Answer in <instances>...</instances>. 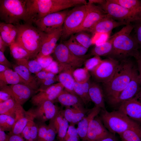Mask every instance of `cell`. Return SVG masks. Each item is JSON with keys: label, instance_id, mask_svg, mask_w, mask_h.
<instances>
[{"label": "cell", "instance_id": "cell-1", "mask_svg": "<svg viewBox=\"0 0 141 141\" xmlns=\"http://www.w3.org/2000/svg\"><path fill=\"white\" fill-rule=\"evenodd\" d=\"M120 61L111 79L107 83L102 84L105 100L111 105L128 86L138 70L129 58Z\"/></svg>", "mask_w": 141, "mask_h": 141}, {"label": "cell", "instance_id": "cell-2", "mask_svg": "<svg viewBox=\"0 0 141 141\" xmlns=\"http://www.w3.org/2000/svg\"><path fill=\"white\" fill-rule=\"evenodd\" d=\"M133 28V25L130 23L118 32L113 42L112 51L108 57L119 61L130 57L137 59L140 48L133 36L131 35Z\"/></svg>", "mask_w": 141, "mask_h": 141}, {"label": "cell", "instance_id": "cell-3", "mask_svg": "<svg viewBox=\"0 0 141 141\" xmlns=\"http://www.w3.org/2000/svg\"><path fill=\"white\" fill-rule=\"evenodd\" d=\"M17 33L15 42L36 58L40 51L47 33L43 32L32 24L25 23L16 25Z\"/></svg>", "mask_w": 141, "mask_h": 141}, {"label": "cell", "instance_id": "cell-4", "mask_svg": "<svg viewBox=\"0 0 141 141\" xmlns=\"http://www.w3.org/2000/svg\"><path fill=\"white\" fill-rule=\"evenodd\" d=\"M99 117L104 125L110 132L119 134L131 129H141L140 125L121 111L109 112L101 109Z\"/></svg>", "mask_w": 141, "mask_h": 141}, {"label": "cell", "instance_id": "cell-5", "mask_svg": "<svg viewBox=\"0 0 141 141\" xmlns=\"http://www.w3.org/2000/svg\"><path fill=\"white\" fill-rule=\"evenodd\" d=\"M26 0H0V18L15 25L24 21L26 14Z\"/></svg>", "mask_w": 141, "mask_h": 141}, {"label": "cell", "instance_id": "cell-6", "mask_svg": "<svg viewBox=\"0 0 141 141\" xmlns=\"http://www.w3.org/2000/svg\"><path fill=\"white\" fill-rule=\"evenodd\" d=\"M52 54L53 58L58 64L59 72L64 70L73 72L75 69L81 67L91 56H77L71 52L62 43L57 45Z\"/></svg>", "mask_w": 141, "mask_h": 141}, {"label": "cell", "instance_id": "cell-7", "mask_svg": "<svg viewBox=\"0 0 141 141\" xmlns=\"http://www.w3.org/2000/svg\"><path fill=\"white\" fill-rule=\"evenodd\" d=\"M100 7L115 20L126 23L141 20V14L125 8L112 1L105 0Z\"/></svg>", "mask_w": 141, "mask_h": 141}, {"label": "cell", "instance_id": "cell-8", "mask_svg": "<svg viewBox=\"0 0 141 141\" xmlns=\"http://www.w3.org/2000/svg\"><path fill=\"white\" fill-rule=\"evenodd\" d=\"M86 4L74 7L69 11L62 27V40H65L74 34L81 25L87 13Z\"/></svg>", "mask_w": 141, "mask_h": 141}, {"label": "cell", "instance_id": "cell-9", "mask_svg": "<svg viewBox=\"0 0 141 141\" xmlns=\"http://www.w3.org/2000/svg\"><path fill=\"white\" fill-rule=\"evenodd\" d=\"M69 11L64 10L48 14L33 21L34 24L41 31L49 33L62 28Z\"/></svg>", "mask_w": 141, "mask_h": 141}, {"label": "cell", "instance_id": "cell-10", "mask_svg": "<svg viewBox=\"0 0 141 141\" xmlns=\"http://www.w3.org/2000/svg\"><path fill=\"white\" fill-rule=\"evenodd\" d=\"M120 62L110 57L102 60L97 67L91 72V75L96 82L102 84L107 83L114 76Z\"/></svg>", "mask_w": 141, "mask_h": 141}, {"label": "cell", "instance_id": "cell-11", "mask_svg": "<svg viewBox=\"0 0 141 141\" xmlns=\"http://www.w3.org/2000/svg\"><path fill=\"white\" fill-rule=\"evenodd\" d=\"M86 5L87 11L85 17L82 24L74 34L81 31H87L108 14L100 6L88 2Z\"/></svg>", "mask_w": 141, "mask_h": 141}, {"label": "cell", "instance_id": "cell-12", "mask_svg": "<svg viewBox=\"0 0 141 141\" xmlns=\"http://www.w3.org/2000/svg\"><path fill=\"white\" fill-rule=\"evenodd\" d=\"M118 110L133 120L141 123V90L133 97L120 104Z\"/></svg>", "mask_w": 141, "mask_h": 141}, {"label": "cell", "instance_id": "cell-13", "mask_svg": "<svg viewBox=\"0 0 141 141\" xmlns=\"http://www.w3.org/2000/svg\"><path fill=\"white\" fill-rule=\"evenodd\" d=\"M141 90V79L137 70L126 87L119 94L111 105L119 106L133 97Z\"/></svg>", "mask_w": 141, "mask_h": 141}, {"label": "cell", "instance_id": "cell-14", "mask_svg": "<svg viewBox=\"0 0 141 141\" xmlns=\"http://www.w3.org/2000/svg\"><path fill=\"white\" fill-rule=\"evenodd\" d=\"M60 109L54 104V102L49 101L42 102L35 108H32L34 119L42 122L50 120Z\"/></svg>", "mask_w": 141, "mask_h": 141}, {"label": "cell", "instance_id": "cell-15", "mask_svg": "<svg viewBox=\"0 0 141 141\" xmlns=\"http://www.w3.org/2000/svg\"><path fill=\"white\" fill-rule=\"evenodd\" d=\"M63 86L59 82L54 84L46 89L40 91L31 98V102L34 106H37L46 101L54 102L60 92L64 89Z\"/></svg>", "mask_w": 141, "mask_h": 141}, {"label": "cell", "instance_id": "cell-16", "mask_svg": "<svg viewBox=\"0 0 141 141\" xmlns=\"http://www.w3.org/2000/svg\"><path fill=\"white\" fill-rule=\"evenodd\" d=\"M110 133L100 117L97 116L90 122L86 141H99L107 136Z\"/></svg>", "mask_w": 141, "mask_h": 141}, {"label": "cell", "instance_id": "cell-17", "mask_svg": "<svg viewBox=\"0 0 141 141\" xmlns=\"http://www.w3.org/2000/svg\"><path fill=\"white\" fill-rule=\"evenodd\" d=\"M127 25L125 23L115 20L108 14L87 31L93 34L108 33L116 27Z\"/></svg>", "mask_w": 141, "mask_h": 141}, {"label": "cell", "instance_id": "cell-18", "mask_svg": "<svg viewBox=\"0 0 141 141\" xmlns=\"http://www.w3.org/2000/svg\"><path fill=\"white\" fill-rule=\"evenodd\" d=\"M62 32V28L47 33L40 51L36 58L49 56L52 54L57 45V42L61 37Z\"/></svg>", "mask_w": 141, "mask_h": 141}, {"label": "cell", "instance_id": "cell-19", "mask_svg": "<svg viewBox=\"0 0 141 141\" xmlns=\"http://www.w3.org/2000/svg\"><path fill=\"white\" fill-rule=\"evenodd\" d=\"M65 118L60 109L56 115L49 120V125L55 131L59 141H63L69 124Z\"/></svg>", "mask_w": 141, "mask_h": 141}, {"label": "cell", "instance_id": "cell-20", "mask_svg": "<svg viewBox=\"0 0 141 141\" xmlns=\"http://www.w3.org/2000/svg\"><path fill=\"white\" fill-rule=\"evenodd\" d=\"M26 112L22 105L13 99L0 103V114L10 116L14 118L16 121L24 116Z\"/></svg>", "mask_w": 141, "mask_h": 141}, {"label": "cell", "instance_id": "cell-21", "mask_svg": "<svg viewBox=\"0 0 141 141\" xmlns=\"http://www.w3.org/2000/svg\"><path fill=\"white\" fill-rule=\"evenodd\" d=\"M12 92L14 99L18 104L22 105L37 92L28 85L19 84L9 85Z\"/></svg>", "mask_w": 141, "mask_h": 141}, {"label": "cell", "instance_id": "cell-22", "mask_svg": "<svg viewBox=\"0 0 141 141\" xmlns=\"http://www.w3.org/2000/svg\"><path fill=\"white\" fill-rule=\"evenodd\" d=\"M101 109L95 106L77 124L76 130L82 141H86L88 129L91 121L97 116Z\"/></svg>", "mask_w": 141, "mask_h": 141}, {"label": "cell", "instance_id": "cell-23", "mask_svg": "<svg viewBox=\"0 0 141 141\" xmlns=\"http://www.w3.org/2000/svg\"><path fill=\"white\" fill-rule=\"evenodd\" d=\"M54 102H58L65 107H71L84 108V104L77 95L70 93L64 89L59 94Z\"/></svg>", "mask_w": 141, "mask_h": 141}, {"label": "cell", "instance_id": "cell-24", "mask_svg": "<svg viewBox=\"0 0 141 141\" xmlns=\"http://www.w3.org/2000/svg\"><path fill=\"white\" fill-rule=\"evenodd\" d=\"M90 109L84 108L67 107L64 109H62V111L69 124L75 126L86 115Z\"/></svg>", "mask_w": 141, "mask_h": 141}, {"label": "cell", "instance_id": "cell-25", "mask_svg": "<svg viewBox=\"0 0 141 141\" xmlns=\"http://www.w3.org/2000/svg\"><path fill=\"white\" fill-rule=\"evenodd\" d=\"M90 98L95 104V106L105 109V98L103 90L97 83L90 81L89 90Z\"/></svg>", "mask_w": 141, "mask_h": 141}, {"label": "cell", "instance_id": "cell-26", "mask_svg": "<svg viewBox=\"0 0 141 141\" xmlns=\"http://www.w3.org/2000/svg\"><path fill=\"white\" fill-rule=\"evenodd\" d=\"M14 71L17 72L25 82V84L37 92L39 86L35 78L25 67L17 64H12Z\"/></svg>", "mask_w": 141, "mask_h": 141}, {"label": "cell", "instance_id": "cell-27", "mask_svg": "<svg viewBox=\"0 0 141 141\" xmlns=\"http://www.w3.org/2000/svg\"><path fill=\"white\" fill-rule=\"evenodd\" d=\"M17 33V28L16 25L0 22V36L8 45L9 47L15 42Z\"/></svg>", "mask_w": 141, "mask_h": 141}, {"label": "cell", "instance_id": "cell-28", "mask_svg": "<svg viewBox=\"0 0 141 141\" xmlns=\"http://www.w3.org/2000/svg\"><path fill=\"white\" fill-rule=\"evenodd\" d=\"M118 32L114 34L106 42L95 46L92 49L90 55L108 56L112 51L113 43Z\"/></svg>", "mask_w": 141, "mask_h": 141}, {"label": "cell", "instance_id": "cell-29", "mask_svg": "<svg viewBox=\"0 0 141 141\" xmlns=\"http://www.w3.org/2000/svg\"><path fill=\"white\" fill-rule=\"evenodd\" d=\"M73 72L68 70H62L59 72L57 78L58 81L63 86L65 90L77 95L74 90V86L75 80L73 74Z\"/></svg>", "mask_w": 141, "mask_h": 141}, {"label": "cell", "instance_id": "cell-30", "mask_svg": "<svg viewBox=\"0 0 141 141\" xmlns=\"http://www.w3.org/2000/svg\"><path fill=\"white\" fill-rule=\"evenodd\" d=\"M37 141H55L57 133L55 130L45 122H38Z\"/></svg>", "mask_w": 141, "mask_h": 141}, {"label": "cell", "instance_id": "cell-31", "mask_svg": "<svg viewBox=\"0 0 141 141\" xmlns=\"http://www.w3.org/2000/svg\"><path fill=\"white\" fill-rule=\"evenodd\" d=\"M34 119L32 108L26 111L24 115L19 119L16 122L9 134H21L22 131L30 120Z\"/></svg>", "mask_w": 141, "mask_h": 141}, {"label": "cell", "instance_id": "cell-32", "mask_svg": "<svg viewBox=\"0 0 141 141\" xmlns=\"http://www.w3.org/2000/svg\"><path fill=\"white\" fill-rule=\"evenodd\" d=\"M0 81L7 85L19 84H25L18 74L11 69L0 72Z\"/></svg>", "mask_w": 141, "mask_h": 141}, {"label": "cell", "instance_id": "cell-33", "mask_svg": "<svg viewBox=\"0 0 141 141\" xmlns=\"http://www.w3.org/2000/svg\"><path fill=\"white\" fill-rule=\"evenodd\" d=\"M63 43L71 52L77 56H85L88 49L78 43L74 39L73 35L71 36L69 39Z\"/></svg>", "mask_w": 141, "mask_h": 141}, {"label": "cell", "instance_id": "cell-34", "mask_svg": "<svg viewBox=\"0 0 141 141\" xmlns=\"http://www.w3.org/2000/svg\"><path fill=\"white\" fill-rule=\"evenodd\" d=\"M10 53L16 60L33 58L32 56L24 49L15 42L9 46Z\"/></svg>", "mask_w": 141, "mask_h": 141}, {"label": "cell", "instance_id": "cell-35", "mask_svg": "<svg viewBox=\"0 0 141 141\" xmlns=\"http://www.w3.org/2000/svg\"><path fill=\"white\" fill-rule=\"evenodd\" d=\"M30 59H24L16 60V63L25 67L31 73L36 74L43 70L42 67L36 58Z\"/></svg>", "mask_w": 141, "mask_h": 141}, {"label": "cell", "instance_id": "cell-36", "mask_svg": "<svg viewBox=\"0 0 141 141\" xmlns=\"http://www.w3.org/2000/svg\"><path fill=\"white\" fill-rule=\"evenodd\" d=\"M122 6L141 14V1L139 0H112Z\"/></svg>", "mask_w": 141, "mask_h": 141}, {"label": "cell", "instance_id": "cell-37", "mask_svg": "<svg viewBox=\"0 0 141 141\" xmlns=\"http://www.w3.org/2000/svg\"><path fill=\"white\" fill-rule=\"evenodd\" d=\"M122 141H141V129H131L119 134Z\"/></svg>", "mask_w": 141, "mask_h": 141}, {"label": "cell", "instance_id": "cell-38", "mask_svg": "<svg viewBox=\"0 0 141 141\" xmlns=\"http://www.w3.org/2000/svg\"><path fill=\"white\" fill-rule=\"evenodd\" d=\"M16 121L12 116L4 114H0V130L10 131Z\"/></svg>", "mask_w": 141, "mask_h": 141}, {"label": "cell", "instance_id": "cell-39", "mask_svg": "<svg viewBox=\"0 0 141 141\" xmlns=\"http://www.w3.org/2000/svg\"><path fill=\"white\" fill-rule=\"evenodd\" d=\"M73 35L75 39L84 47L88 49L92 44L93 42L91 37L85 31H81Z\"/></svg>", "mask_w": 141, "mask_h": 141}, {"label": "cell", "instance_id": "cell-40", "mask_svg": "<svg viewBox=\"0 0 141 141\" xmlns=\"http://www.w3.org/2000/svg\"><path fill=\"white\" fill-rule=\"evenodd\" d=\"M12 98L14 99L9 86L0 81V103Z\"/></svg>", "mask_w": 141, "mask_h": 141}, {"label": "cell", "instance_id": "cell-41", "mask_svg": "<svg viewBox=\"0 0 141 141\" xmlns=\"http://www.w3.org/2000/svg\"><path fill=\"white\" fill-rule=\"evenodd\" d=\"M88 71L84 68L75 69L73 73L75 80L80 83H84L90 79Z\"/></svg>", "mask_w": 141, "mask_h": 141}, {"label": "cell", "instance_id": "cell-42", "mask_svg": "<svg viewBox=\"0 0 141 141\" xmlns=\"http://www.w3.org/2000/svg\"><path fill=\"white\" fill-rule=\"evenodd\" d=\"M102 60L100 57L94 56L93 57L88 58L85 61L84 68L88 72L94 70L99 64Z\"/></svg>", "mask_w": 141, "mask_h": 141}, {"label": "cell", "instance_id": "cell-43", "mask_svg": "<svg viewBox=\"0 0 141 141\" xmlns=\"http://www.w3.org/2000/svg\"><path fill=\"white\" fill-rule=\"evenodd\" d=\"M80 139L75 126L69 125L63 141H80Z\"/></svg>", "mask_w": 141, "mask_h": 141}, {"label": "cell", "instance_id": "cell-44", "mask_svg": "<svg viewBox=\"0 0 141 141\" xmlns=\"http://www.w3.org/2000/svg\"><path fill=\"white\" fill-rule=\"evenodd\" d=\"M74 88L75 93L81 98L84 104H87L91 101L85 95L81 83L75 81Z\"/></svg>", "mask_w": 141, "mask_h": 141}, {"label": "cell", "instance_id": "cell-45", "mask_svg": "<svg viewBox=\"0 0 141 141\" xmlns=\"http://www.w3.org/2000/svg\"><path fill=\"white\" fill-rule=\"evenodd\" d=\"M133 24L134 30V35L133 36L140 48H141V20L134 22Z\"/></svg>", "mask_w": 141, "mask_h": 141}, {"label": "cell", "instance_id": "cell-46", "mask_svg": "<svg viewBox=\"0 0 141 141\" xmlns=\"http://www.w3.org/2000/svg\"><path fill=\"white\" fill-rule=\"evenodd\" d=\"M58 81L57 77L45 79L42 81L39 85V88L37 92L44 90Z\"/></svg>", "mask_w": 141, "mask_h": 141}, {"label": "cell", "instance_id": "cell-47", "mask_svg": "<svg viewBox=\"0 0 141 141\" xmlns=\"http://www.w3.org/2000/svg\"><path fill=\"white\" fill-rule=\"evenodd\" d=\"M36 58L43 69L47 67L53 61V58L50 55L36 57Z\"/></svg>", "mask_w": 141, "mask_h": 141}, {"label": "cell", "instance_id": "cell-48", "mask_svg": "<svg viewBox=\"0 0 141 141\" xmlns=\"http://www.w3.org/2000/svg\"><path fill=\"white\" fill-rule=\"evenodd\" d=\"M34 119L28 122L21 134L25 141H31L30 134V130Z\"/></svg>", "mask_w": 141, "mask_h": 141}, {"label": "cell", "instance_id": "cell-49", "mask_svg": "<svg viewBox=\"0 0 141 141\" xmlns=\"http://www.w3.org/2000/svg\"><path fill=\"white\" fill-rule=\"evenodd\" d=\"M30 137L31 141H37L38 134V126L34 121L30 130Z\"/></svg>", "mask_w": 141, "mask_h": 141}, {"label": "cell", "instance_id": "cell-50", "mask_svg": "<svg viewBox=\"0 0 141 141\" xmlns=\"http://www.w3.org/2000/svg\"><path fill=\"white\" fill-rule=\"evenodd\" d=\"M42 70L52 72L56 74L59 72V67L58 64L56 61H53L47 67L43 69Z\"/></svg>", "mask_w": 141, "mask_h": 141}, {"label": "cell", "instance_id": "cell-51", "mask_svg": "<svg viewBox=\"0 0 141 141\" xmlns=\"http://www.w3.org/2000/svg\"><path fill=\"white\" fill-rule=\"evenodd\" d=\"M4 53L0 51V64L6 66L10 69L13 68L12 64L7 60Z\"/></svg>", "mask_w": 141, "mask_h": 141}, {"label": "cell", "instance_id": "cell-52", "mask_svg": "<svg viewBox=\"0 0 141 141\" xmlns=\"http://www.w3.org/2000/svg\"><path fill=\"white\" fill-rule=\"evenodd\" d=\"M48 73V72L42 70L35 74L36 78L39 86L40 83L46 78Z\"/></svg>", "mask_w": 141, "mask_h": 141}, {"label": "cell", "instance_id": "cell-53", "mask_svg": "<svg viewBox=\"0 0 141 141\" xmlns=\"http://www.w3.org/2000/svg\"><path fill=\"white\" fill-rule=\"evenodd\" d=\"M8 134L9 135V141H25L20 134Z\"/></svg>", "mask_w": 141, "mask_h": 141}, {"label": "cell", "instance_id": "cell-54", "mask_svg": "<svg viewBox=\"0 0 141 141\" xmlns=\"http://www.w3.org/2000/svg\"><path fill=\"white\" fill-rule=\"evenodd\" d=\"M99 141H118L114 134L110 132L106 137Z\"/></svg>", "mask_w": 141, "mask_h": 141}, {"label": "cell", "instance_id": "cell-55", "mask_svg": "<svg viewBox=\"0 0 141 141\" xmlns=\"http://www.w3.org/2000/svg\"><path fill=\"white\" fill-rule=\"evenodd\" d=\"M136 60L137 64V70L139 75L141 79V48L140 49L139 57Z\"/></svg>", "mask_w": 141, "mask_h": 141}, {"label": "cell", "instance_id": "cell-56", "mask_svg": "<svg viewBox=\"0 0 141 141\" xmlns=\"http://www.w3.org/2000/svg\"><path fill=\"white\" fill-rule=\"evenodd\" d=\"M9 135L7 134L5 131L0 130V141H9Z\"/></svg>", "mask_w": 141, "mask_h": 141}, {"label": "cell", "instance_id": "cell-57", "mask_svg": "<svg viewBox=\"0 0 141 141\" xmlns=\"http://www.w3.org/2000/svg\"><path fill=\"white\" fill-rule=\"evenodd\" d=\"M8 45L2 39L0 36V51L4 52Z\"/></svg>", "mask_w": 141, "mask_h": 141}, {"label": "cell", "instance_id": "cell-58", "mask_svg": "<svg viewBox=\"0 0 141 141\" xmlns=\"http://www.w3.org/2000/svg\"><path fill=\"white\" fill-rule=\"evenodd\" d=\"M105 1L104 0H89L88 2L94 4L96 3L101 5L103 4Z\"/></svg>", "mask_w": 141, "mask_h": 141}, {"label": "cell", "instance_id": "cell-59", "mask_svg": "<svg viewBox=\"0 0 141 141\" xmlns=\"http://www.w3.org/2000/svg\"><path fill=\"white\" fill-rule=\"evenodd\" d=\"M10 69H11L8 67L4 65L0 64V72Z\"/></svg>", "mask_w": 141, "mask_h": 141}]
</instances>
